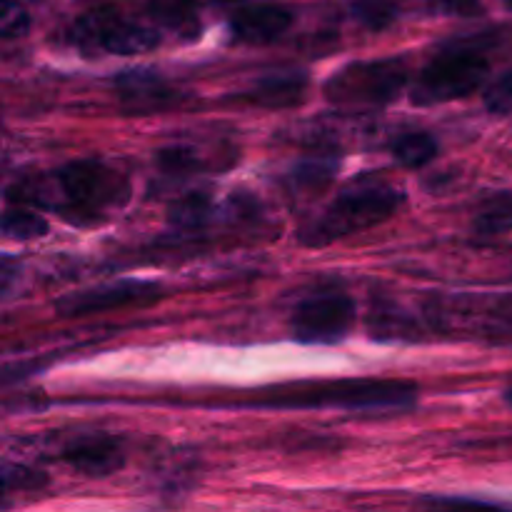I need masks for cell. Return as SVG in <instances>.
I'll return each mask as SVG.
<instances>
[{"mask_svg":"<svg viewBox=\"0 0 512 512\" xmlns=\"http://www.w3.org/2000/svg\"><path fill=\"white\" fill-rule=\"evenodd\" d=\"M418 403V385L395 378L333 380V383L298 385L275 390L260 398L258 408H335L353 413H403Z\"/></svg>","mask_w":512,"mask_h":512,"instance_id":"6da1fadb","label":"cell"},{"mask_svg":"<svg viewBox=\"0 0 512 512\" xmlns=\"http://www.w3.org/2000/svg\"><path fill=\"white\" fill-rule=\"evenodd\" d=\"M403 200V190L393 185L380 183V180H358L345 188L325 208V213L300 233V240L308 248H325L330 243H338L348 235L363 233L388 220Z\"/></svg>","mask_w":512,"mask_h":512,"instance_id":"7a4b0ae2","label":"cell"},{"mask_svg":"<svg viewBox=\"0 0 512 512\" xmlns=\"http://www.w3.org/2000/svg\"><path fill=\"white\" fill-rule=\"evenodd\" d=\"M55 183L63 198V210L78 213L80 220L100 218L130 198L128 178L100 160H73L63 165L55 173Z\"/></svg>","mask_w":512,"mask_h":512,"instance_id":"3957f363","label":"cell"},{"mask_svg":"<svg viewBox=\"0 0 512 512\" xmlns=\"http://www.w3.org/2000/svg\"><path fill=\"white\" fill-rule=\"evenodd\" d=\"M408 83V65L400 58L360 60L335 70L325 83V98L345 108L385 105L400 95Z\"/></svg>","mask_w":512,"mask_h":512,"instance_id":"277c9868","label":"cell"},{"mask_svg":"<svg viewBox=\"0 0 512 512\" xmlns=\"http://www.w3.org/2000/svg\"><path fill=\"white\" fill-rule=\"evenodd\" d=\"M490 65L483 55L458 50L430 60L413 88V103L438 105L468 98L488 80Z\"/></svg>","mask_w":512,"mask_h":512,"instance_id":"5b68a950","label":"cell"},{"mask_svg":"<svg viewBox=\"0 0 512 512\" xmlns=\"http://www.w3.org/2000/svg\"><path fill=\"white\" fill-rule=\"evenodd\" d=\"M73 43L88 50H105L110 55L148 53L160 43L158 30L123 18L115 8H98L75 20L70 30Z\"/></svg>","mask_w":512,"mask_h":512,"instance_id":"8992f818","label":"cell"},{"mask_svg":"<svg viewBox=\"0 0 512 512\" xmlns=\"http://www.w3.org/2000/svg\"><path fill=\"white\" fill-rule=\"evenodd\" d=\"M358 318L355 300L345 293H315L300 300L290 318V330L300 343H340Z\"/></svg>","mask_w":512,"mask_h":512,"instance_id":"52a82bcc","label":"cell"},{"mask_svg":"<svg viewBox=\"0 0 512 512\" xmlns=\"http://www.w3.org/2000/svg\"><path fill=\"white\" fill-rule=\"evenodd\" d=\"M163 298V290L145 280H120V283L100 285V288L83 290V293L65 295L58 300V313L65 318H80V315L108 313V310L133 308V305H148Z\"/></svg>","mask_w":512,"mask_h":512,"instance_id":"ba28073f","label":"cell"},{"mask_svg":"<svg viewBox=\"0 0 512 512\" xmlns=\"http://www.w3.org/2000/svg\"><path fill=\"white\" fill-rule=\"evenodd\" d=\"M120 105L133 115H153L178 103V93L153 70H125L115 80Z\"/></svg>","mask_w":512,"mask_h":512,"instance_id":"9c48e42d","label":"cell"},{"mask_svg":"<svg viewBox=\"0 0 512 512\" xmlns=\"http://www.w3.org/2000/svg\"><path fill=\"white\" fill-rule=\"evenodd\" d=\"M63 460L85 478H108L125 465V450L113 435H85L65 445Z\"/></svg>","mask_w":512,"mask_h":512,"instance_id":"30bf717a","label":"cell"},{"mask_svg":"<svg viewBox=\"0 0 512 512\" xmlns=\"http://www.w3.org/2000/svg\"><path fill=\"white\" fill-rule=\"evenodd\" d=\"M293 25V13L283 5H248L230 18V33L248 45H268L283 38Z\"/></svg>","mask_w":512,"mask_h":512,"instance_id":"8fae6325","label":"cell"},{"mask_svg":"<svg viewBox=\"0 0 512 512\" xmlns=\"http://www.w3.org/2000/svg\"><path fill=\"white\" fill-rule=\"evenodd\" d=\"M305 90H308V75L303 70H278L255 80L240 98L258 108L283 110L295 108L305 98Z\"/></svg>","mask_w":512,"mask_h":512,"instance_id":"7c38bea8","label":"cell"},{"mask_svg":"<svg viewBox=\"0 0 512 512\" xmlns=\"http://www.w3.org/2000/svg\"><path fill=\"white\" fill-rule=\"evenodd\" d=\"M148 10L160 25L180 35H195L200 30L198 0H148Z\"/></svg>","mask_w":512,"mask_h":512,"instance_id":"4fadbf2b","label":"cell"},{"mask_svg":"<svg viewBox=\"0 0 512 512\" xmlns=\"http://www.w3.org/2000/svg\"><path fill=\"white\" fill-rule=\"evenodd\" d=\"M213 218V198L205 190H193L168 208V220L173 228L198 230Z\"/></svg>","mask_w":512,"mask_h":512,"instance_id":"5bb4252c","label":"cell"},{"mask_svg":"<svg viewBox=\"0 0 512 512\" xmlns=\"http://www.w3.org/2000/svg\"><path fill=\"white\" fill-rule=\"evenodd\" d=\"M390 153L403 168L418 170L438 158V140L430 133H405L395 140Z\"/></svg>","mask_w":512,"mask_h":512,"instance_id":"9a60e30c","label":"cell"},{"mask_svg":"<svg viewBox=\"0 0 512 512\" xmlns=\"http://www.w3.org/2000/svg\"><path fill=\"white\" fill-rule=\"evenodd\" d=\"M473 230L483 238H495L512 230V193L493 195L480 205L478 215L473 220Z\"/></svg>","mask_w":512,"mask_h":512,"instance_id":"2e32d148","label":"cell"},{"mask_svg":"<svg viewBox=\"0 0 512 512\" xmlns=\"http://www.w3.org/2000/svg\"><path fill=\"white\" fill-rule=\"evenodd\" d=\"M0 228H3L5 238L35 240V238H43V235L48 233V220H45L43 215L18 205V208L5 210L3 220H0Z\"/></svg>","mask_w":512,"mask_h":512,"instance_id":"e0dca14e","label":"cell"},{"mask_svg":"<svg viewBox=\"0 0 512 512\" xmlns=\"http://www.w3.org/2000/svg\"><path fill=\"white\" fill-rule=\"evenodd\" d=\"M350 13L363 28L385 30L398 18V3L395 0H353Z\"/></svg>","mask_w":512,"mask_h":512,"instance_id":"ac0fdd59","label":"cell"},{"mask_svg":"<svg viewBox=\"0 0 512 512\" xmlns=\"http://www.w3.org/2000/svg\"><path fill=\"white\" fill-rule=\"evenodd\" d=\"M155 160H158V165L168 175L190 173V170H195L200 165L198 153L193 148H188V145H173V148L158 150Z\"/></svg>","mask_w":512,"mask_h":512,"instance_id":"d6986e66","label":"cell"},{"mask_svg":"<svg viewBox=\"0 0 512 512\" xmlns=\"http://www.w3.org/2000/svg\"><path fill=\"white\" fill-rule=\"evenodd\" d=\"M335 173V160H308V163H300L295 168L293 178L300 188H320V185L328 183Z\"/></svg>","mask_w":512,"mask_h":512,"instance_id":"ffe728a7","label":"cell"},{"mask_svg":"<svg viewBox=\"0 0 512 512\" xmlns=\"http://www.w3.org/2000/svg\"><path fill=\"white\" fill-rule=\"evenodd\" d=\"M485 108L493 115L512 113V70L488 85V90H485Z\"/></svg>","mask_w":512,"mask_h":512,"instance_id":"44dd1931","label":"cell"},{"mask_svg":"<svg viewBox=\"0 0 512 512\" xmlns=\"http://www.w3.org/2000/svg\"><path fill=\"white\" fill-rule=\"evenodd\" d=\"M30 28V18L20 3L15 0H3V13H0V35L3 38H18L25 35Z\"/></svg>","mask_w":512,"mask_h":512,"instance_id":"7402d4cb","label":"cell"},{"mask_svg":"<svg viewBox=\"0 0 512 512\" xmlns=\"http://www.w3.org/2000/svg\"><path fill=\"white\" fill-rule=\"evenodd\" d=\"M43 483L45 478L40 473H35V470L5 468V488H13V485H18V488H38Z\"/></svg>","mask_w":512,"mask_h":512,"instance_id":"603a6c76","label":"cell"},{"mask_svg":"<svg viewBox=\"0 0 512 512\" xmlns=\"http://www.w3.org/2000/svg\"><path fill=\"white\" fill-rule=\"evenodd\" d=\"M440 13L448 15H475L480 10V0H433Z\"/></svg>","mask_w":512,"mask_h":512,"instance_id":"cb8c5ba5","label":"cell"},{"mask_svg":"<svg viewBox=\"0 0 512 512\" xmlns=\"http://www.w3.org/2000/svg\"><path fill=\"white\" fill-rule=\"evenodd\" d=\"M505 400H508V403L512 405V388L508 390V393H505Z\"/></svg>","mask_w":512,"mask_h":512,"instance_id":"d4e9b609","label":"cell"},{"mask_svg":"<svg viewBox=\"0 0 512 512\" xmlns=\"http://www.w3.org/2000/svg\"><path fill=\"white\" fill-rule=\"evenodd\" d=\"M505 3H508V5H510V8H512V0H505Z\"/></svg>","mask_w":512,"mask_h":512,"instance_id":"484cf974","label":"cell"}]
</instances>
